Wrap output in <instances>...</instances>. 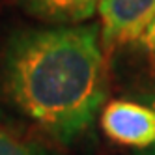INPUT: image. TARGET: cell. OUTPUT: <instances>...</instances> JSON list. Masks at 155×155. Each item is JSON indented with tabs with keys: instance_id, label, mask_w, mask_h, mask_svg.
Listing matches in <instances>:
<instances>
[{
	"instance_id": "obj_1",
	"label": "cell",
	"mask_w": 155,
	"mask_h": 155,
	"mask_svg": "<svg viewBox=\"0 0 155 155\" xmlns=\"http://www.w3.org/2000/svg\"><path fill=\"white\" fill-rule=\"evenodd\" d=\"M101 28L19 30L0 52L4 95L47 135L71 142L94 124L107 95Z\"/></svg>"
},
{
	"instance_id": "obj_5",
	"label": "cell",
	"mask_w": 155,
	"mask_h": 155,
	"mask_svg": "<svg viewBox=\"0 0 155 155\" xmlns=\"http://www.w3.org/2000/svg\"><path fill=\"white\" fill-rule=\"evenodd\" d=\"M133 45L137 47V51L142 56L144 65H146L150 77L155 82V19H153V23L148 26V30L144 32V34L133 43Z\"/></svg>"
},
{
	"instance_id": "obj_4",
	"label": "cell",
	"mask_w": 155,
	"mask_h": 155,
	"mask_svg": "<svg viewBox=\"0 0 155 155\" xmlns=\"http://www.w3.org/2000/svg\"><path fill=\"white\" fill-rule=\"evenodd\" d=\"M30 15L49 25H82L99 8L101 0H19Z\"/></svg>"
},
{
	"instance_id": "obj_7",
	"label": "cell",
	"mask_w": 155,
	"mask_h": 155,
	"mask_svg": "<svg viewBox=\"0 0 155 155\" xmlns=\"http://www.w3.org/2000/svg\"><path fill=\"white\" fill-rule=\"evenodd\" d=\"M151 107H153V108H155V99H153V101H151Z\"/></svg>"
},
{
	"instance_id": "obj_6",
	"label": "cell",
	"mask_w": 155,
	"mask_h": 155,
	"mask_svg": "<svg viewBox=\"0 0 155 155\" xmlns=\"http://www.w3.org/2000/svg\"><path fill=\"white\" fill-rule=\"evenodd\" d=\"M0 155H36L26 144L0 129Z\"/></svg>"
},
{
	"instance_id": "obj_3",
	"label": "cell",
	"mask_w": 155,
	"mask_h": 155,
	"mask_svg": "<svg viewBox=\"0 0 155 155\" xmlns=\"http://www.w3.org/2000/svg\"><path fill=\"white\" fill-rule=\"evenodd\" d=\"M101 127L118 144L148 148L155 144V108L118 99L103 108Z\"/></svg>"
},
{
	"instance_id": "obj_2",
	"label": "cell",
	"mask_w": 155,
	"mask_h": 155,
	"mask_svg": "<svg viewBox=\"0 0 155 155\" xmlns=\"http://www.w3.org/2000/svg\"><path fill=\"white\" fill-rule=\"evenodd\" d=\"M101 41L107 51L133 45L155 19V0H101Z\"/></svg>"
}]
</instances>
